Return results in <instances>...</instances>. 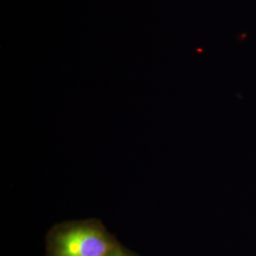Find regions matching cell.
Segmentation results:
<instances>
[{"mask_svg": "<svg viewBox=\"0 0 256 256\" xmlns=\"http://www.w3.org/2000/svg\"><path fill=\"white\" fill-rule=\"evenodd\" d=\"M120 245L99 220L68 221L48 230L46 256H108Z\"/></svg>", "mask_w": 256, "mask_h": 256, "instance_id": "obj_1", "label": "cell"}, {"mask_svg": "<svg viewBox=\"0 0 256 256\" xmlns=\"http://www.w3.org/2000/svg\"><path fill=\"white\" fill-rule=\"evenodd\" d=\"M108 256H138L136 254H134L133 252L129 250L128 248L122 247V245H120L119 247L115 248L112 252H110Z\"/></svg>", "mask_w": 256, "mask_h": 256, "instance_id": "obj_2", "label": "cell"}]
</instances>
